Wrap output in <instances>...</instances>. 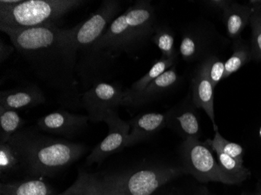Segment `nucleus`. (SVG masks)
I'll list each match as a JSON object with an SVG mask.
<instances>
[{
    "label": "nucleus",
    "mask_w": 261,
    "mask_h": 195,
    "mask_svg": "<svg viewBox=\"0 0 261 195\" xmlns=\"http://www.w3.org/2000/svg\"><path fill=\"white\" fill-rule=\"evenodd\" d=\"M16 50L23 57L35 76L54 90L77 92V51L73 41L74 27L41 26L25 30L3 29Z\"/></svg>",
    "instance_id": "nucleus-1"
},
{
    "label": "nucleus",
    "mask_w": 261,
    "mask_h": 195,
    "mask_svg": "<svg viewBox=\"0 0 261 195\" xmlns=\"http://www.w3.org/2000/svg\"><path fill=\"white\" fill-rule=\"evenodd\" d=\"M185 172L183 168L164 165L106 175L80 170L74 184L57 195H151Z\"/></svg>",
    "instance_id": "nucleus-2"
},
{
    "label": "nucleus",
    "mask_w": 261,
    "mask_h": 195,
    "mask_svg": "<svg viewBox=\"0 0 261 195\" xmlns=\"http://www.w3.org/2000/svg\"><path fill=\"white\" fill-rule=\"evenodd\" d=\"M9 142L17 149L22 168L32 177H54L79 160L87 150L81 144L23 129Z\"/></svg>",
    "instance_id": "nucleus-3"
},
{
    "label": "nucleus",
    "mask_w": 261,
    "mask_h": 195,
    "mask_svg": "<svg viewBox=\"0 0 261 195\" xmlns=\"http://www.w3.org/2000/svg\"><path fill=\"white\" fill-rule=\"evenodd\" d=\"M156 12L150 1H137L118 16L97 44L104 64L123 53H136L156 30Z\"/></svg>",
    "instance_id": "nucleus-4"
},
{
    "label": "nucleus",
    "mask_w": 261,
    "mask_h": 195,
    "mask_svg": "<svg viewBox=\"0 0 261 195\" xmlns=\"http://www.w3.org/2000/svg\"><path fill=\"white\" fill-rule=\"evenodd\" d=\"M120 11V1L105 0L87 20L74 27L73 41L77 51L76 75L81 78L86 90L93 85L92 79L96 80L99 70L105 69L106 64L96 49L97 44Z\"/></svg>",
    "instance_id": "nucleus-5"
},
{
    "label": "nucleus",
    "mask_w": 261,
    "mask_h": 195,
    "mask_svg": "<svg viewBox=\"0 0 261 195\" xmlns=\"http://www.w3.org/2000/svg\"><path fill=\"white\" fill-rule=\"evenodd\" d=\"M79 0L0 1V29L25 30L57 22L84 4Z\"/></svg>",
    "instance_id": "nucleus-6"
},
{
    "label": "nucleus",
    "mask_w": 261,
    "mask_h": 195,
    "mask_svg": "<svg viewBox=\"0 0 261 195\" xmlns=\"http://www.w3.org/2000/svg\"><path fill=\"white\" fill-rule=\"evenodd\" d=\"M185 171L201 182L216 181L229 184L218 161L207 145L198 139H186L181 145Z\"/></svg>",
    "instance_id": "nucleus-7"
},
{
    "label": "nucleus",
    "mask_w": 261,
    "mask_h": 195,
    "mask_svg": "<svg viewBox=\"0 0 261 195\" xmlns=\"http://www.w3.org/2000/svg\"><path fill=\"white\" fill-rule=\"evenodd\" d=\"M124 91L115 83L99 82L82 94L81 103L88 112L89 120L101 122L106 113L117 110L124 103Z\"/></svg>",
    "instance_id": "nucleus-8"
},
{
    "label": "nucleus",
    "mask_w": 261,
    "mask_h": 195,
    "mask_svg": "<svg viewBox=\"0 0 261 195\" xmlns=\"http://www.w3.org/2000/svg\"><path fill=\"white\" fill-rule=\"evenodd\" d=\"M101 122L108 124L109 131L107 137L98 144L88 155L86 159L88 165L93 163H102L110 155L127 147V138L130 130L128 122L121 120L117 110L106 113Z\"/></svg>",
    "instance_id": "nucleus-9"
},
{
    "label": "nucleus",
    "mask_w": 261,
    "mask_h": 195,
    "mask_svg": "<svg viewBox=\"0 0 261 195\" xmlns=\"http://www.w3.org/2000/svg\"><path fill=\"white\" fill-rule=\"evenodd\" d=\"M89 120V116L60 109L41 117L36 122V126L41 131L70 139L87 127Z\"/></svg>",
    "instance_id": "nucleus-10"
},
{
    "label": "nucleus",
    "mask_w": 261,
    "mask_h": 195,
    "mask_svg": "<svg viewBox=\"0 0 261 195\" xmlns=\"http://www.w3.org/2000/svg\"><path fill=\"white\" fill-rule=\"evenodd\" d=\"M45 102V94L37 85L20 86L0 92V108L17 111L33 108Z\"/></svg>",
    "instance_id": "nucleus-11"
},
{
    "label": "nucleus",
    "mask_w": 261,
    "mask_h": 195,
    "mask_svg": "<svg viewBox=\"0 0 261 195\" xmlns=\"http://www.w3.org/2000/svg\"><path fill=\"white\" fill-rule=\"evenodd\" d=\"M167 114L147 113L140 114L128 122L130 133L127 138V147H130L152 136L167 127Z\"/></svg>",
    "instance_id": "nucleus-12"
},
{
    "label": "nucleus",
    "mask_w": 261,
    "mask_h": 195,
    "mask_svg": "<svg viewBox=\"0 0 261 195\" xmlns=\"http://www.w3.org/2000/svg\"><path fill=\"white\" fill-rule=\"evenodd\" d=\"M181 77L177 74L175 66L164 72L158 78L151 82L139 95L129 102L127 106H140L160 99L174 89Z\"/></svg>",
    "instance_id": "nucleus-13"
},
{
    "label": "nucleus",
    "mask_w": 261,
    "mask_h": 195,
    "mask_svg": "<svg viewBox=\"0 0 261 195\" xmlns=\"http://www.w3.org/2000/svg\"><path fill=\"white\" fill-rule=\"evenodd\" d=\"M167 117V126L172 127L185 140L199 139L201 133L199 118L193 108L186 105H180L168 111Z\"/></svg>",
    "instance_id": "nucleus-14"
},
{
    "label": "nucleus",
    "mask_w": 261,
    "mask_h": 195,
    "mask_svg": "<svg viewBox=\"0 0 261 195\" xmlns=\"http://www.w3.org/2000/svg\"><path fill=\"white\" fill-rule=\"evenodd\" d=\"M214 90L212 83L208 77L206 69L200 66L193 80V102L196 108H203L212 122L214 130H218L215 123L214 108Z\"/></svg>",
    "instance_id": "nucleus-15"
},
{
    "label": "nucleus",
    "mask_w": 261,
    "mask_h": 195,
    "mask_svg": "<svg viewBox=\"0 0 261 195\" xmlns=\"http://www.w3.org/2000/svg\"><path fill=\"white\" fill-rule=\"evenodd\" d=\"M176 59H166L161 57L154 63L149 71L139 80L135 82L132 87L124 91V103L123 105H128L129 102L136 98L138 95L147 87L148 85L155 79L164 74V72L169 70L174 65Z\"/></svg>",
    "instance_id": "nucleus-16"
},
{
    "label": "nucleus",
    "mask_w": 261,
    "mask_h": 195,
    "mask_svg": "<svg viewBox=\"0 0 261 195\" xmlns=\"http://www.w3.org/2000/svg\"><path fill=\"white\" fill-rule=\"evenodd\" d=\"M253 11L247 6L232 3L223 12L224 24L229 37L236 38L244 30L250 21Z\"/></svg>",
    "instance_id": "nucleus-17"
},
{
    "label": "nucleus",
    "mask_w": 261,
    "mask_h": 195,
    "mask_svg": "<svg viewBox=\"0 0 261 195\" xmlns=\"http://www.w3.org/2000/svg\"><path fill=\"white\" fill-rule=\"evenodd\" d=\"M49 184L41 180L11 182L0 185V195H57Z\"/></svg>",
    "instance_id": "nucleus-18"
},
{
    "label": "nucleus",
    "mask_w": 261,
    "mask_h": 195,
    "mask_svg": "<svg viewBox=\"0 0 261 195\" xmlns=\"http://www.w3.org/2000/svg\"><path fill=\"white\" fill-rule=\"evenodd\" d=\"M218 155V162L229 184H240L250 175V170L245 168L243 163L232 157L221 152H215Z\"/></svg>",
    "instance_id": "nucleus-19"
},
{
    "label": "nucleus",
    "mask_w": 261,
    "mask_h": 195,
    "mask_svg": "<svg viewBox=\"0 0 261 195\" xmlns=\"http://www.w3.org/2000/svg\"><path fill=\"white\" fill-rule=\"evenodd\" d=\"M25 121L17 111L0 108V143L8 142L14 134L23 129Z\"/></svg>",
    "instance_id": "nucleus-20"
},
{
    "label": "nucleus",
    "mask_w": 261,
    "mask_h": 195,
    "mask_svg": "<svg viewBox=\"0 0 261 195\" xmlns=\"http://www.w3.org/2000/svg\"><path fill=\"white\" fill-rule=\"evenodd\" d=\"M21 167L20 157L17 149L10 142L0 143V174L7 175Z\"/></svg>",
    "instance_id": "nucleus-21"
},
{
    "label": "nucleus",
    "mask_w": 261,
    "mask_h": 195,
    "mask_svg": "<svg viewBox=\"0 0 261 195\" xmlns=\"http://www.w3.org/2000/svg\"><path fill=\"white\" fill-rule=\"evenodd\" d=\"M152 42L162 53L163 58L176 59L174 35L168 27H156L152 37Z\"/></svg>",
    "instance_id": "nucleus-22"
},
{
    "label": "nucleus",
    "mask_w": 261,
    "mask_h": 195,
    "mask_svg": "<svg viewBox=\"0 0 261 195\" xmlns=\"http://www.w3.org/2000/svg\"><path fill=\"white\" fill-rule=\"evenodd\" d=\"M207 143L215 152H223V153L226 154L239 162L243 163V152L244 151H243L241 145L228 142L221 135V133L218 130H217L215 137L212 140L209 139L207 141Z\"/></svg>",
    "instance_id": "nucleus-23"
},
{
    "label": "nucleus",
    "mask_w": 261,
    "mask_h": 195,
    "mask_svg": "<svg viewBox=\"0 0 261 195\" xmlns=\"http://www.w3.org/2000/svg\"><path fill=\"white\" fill-rule=\"evenodd\" d=\"M201 49L202 43L199 38L194 34H184L180 44L179 52L185 61L196 60L200 54Z\"/></svg>",
    "instance_id": "nucleus-24"
},
{
    "label": "nucleus",
    "mask_w": 261,
    "mask_h": 195,
    "mask_svg": "<svg viewBox=\"0 0 261 195\" xmlns=\"http://www.w3.org/2000/svg\"><path fill=\"white\" fill-rule=\"evenodd\" d=\"M250 53L244 47H238L234 49L232 55L224 63V78H227L231 74L238 71L243 66L250 60Z\"/></svg>",
    "instance_id": "nucleus-25"
},
{
    "label": "nucleus",
    "mask_w": 261,
    "mask_h": 195,
    "mask_svg": "<svg viewBox=\"0 0 261 195\" xmlns=\"http://www.w3.org/2000/svg\"><path fill=\"white\" fill-rule=\"evenodd\" d=\"M203 66L206 69L208 77L212 83L213 87L215 89L219 82L224 78L225 72L224 63L218 57H211L203 63Z\"/></svg>",
    "instance_id": "nucleus-26"
},
{
    "label": "nucleus",
    "mask_w": 261,
    "mask_h": 195,
    "mask_svg": "<svg viewBox=\"0 0 261 195\" xmlns=\"http://www.w3.org/2000/svg\"><path fill=\"white\" fill-rule=\"evenodd\" d=\"M250 21L253 34V54L256 58L261 60V21L259 16L256 13H253Z\"/></svg>",
    "instance_id": "nucleus-27"
},
{
    "label": "nucleus",
    "mask_w": 261,
    "mask_h": 195,
    "mask_svg": "<svg viewBox=\"0 0 261 195\" xmlns=\"http://www.w3.org/2000/svg\"><path fill=\"white\" fill-rule=\"evenodd\" d=\"M16 48L14 45H10L0 40V62L4 64L6 60L13 54Z\"/></svg>",
    "instance_id": "nucleus-28"
},
{
    "label": "nucleus",
    "mask_w": 261,
    "mask_h": 195,
    "mask_svg": "<svg viewBox=\"0 0 261 195\" xmlns=\"http://www.w3.org/2000/svg\"><path fill=\"white\" fill-rule=\"evenodd\" d=\"M205 3L208 4L210 7L219 9V10H223V12H224L233 2L228 1V0H211V1H205Z\"/></svg>",
    "instance_id": "nucleus-29"
},
{
    "label": "nucleus",
    "mask_w": 261,
    "mask_h": 195,
    "mask_svg": "<svg viewBox=\"0 0 261 195\" xmlns=\"http://www.w3.org/2000/svg\"><path fill=\"white\" fill-rule=\"evenodd\" d=\"M77 195H88V194H84V193H80V194H77Z\"/></svg>",
    "instance_id": "nucleus-30"
},
{
    "label": "nucleus",
    "mask_w": 261,
    "mask_h": 195,
    "mask_svg": "<svg viewBox=\"0 0 261 195\" xmlns=\"http://www.w3.org/2000/svg\"><path fill=\"white\" fill-rule=\"evenodd\" d=\"M259 134H260V137H261V128H260V130H259Z\"/></svg>",
    "instance_id": "nucleus-31"
},
{
    "label": "nucleus",
    "mask_w": 261,
    "mask_h": 195,
    "mask_svg": "<svg viewBox=\"0 0 261 195\" xmlns=\"http://www.w3.org/2000/svg\"><path fill=\"white\" fill-rule=\"evenodd\" d=\"M259 19H260V21H261V14L260 15H259Z\"/></svg>",
    "instance_id": "nucleus-32"
}]
</instances>
